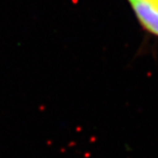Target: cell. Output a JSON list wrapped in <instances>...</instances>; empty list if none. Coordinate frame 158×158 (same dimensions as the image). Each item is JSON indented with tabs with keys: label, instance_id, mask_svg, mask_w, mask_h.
I'll list each match as a JSON object with an SVG mask.
<instances>
[{
	"label": "cell",
	"instance_id": "obj_1",
	"mask_svg": "<svg viewBox=\"0 0 158 158\" xmlns=\"http://www.w3.org/2000/svg\"><path fill=\"white\" fill-rule=\"evenodd\" d=\"M141 29L158 38V0H127Z\"/></svg>",
	"mask_w": 158,
	"mask_h": 158
}]
</instances>
